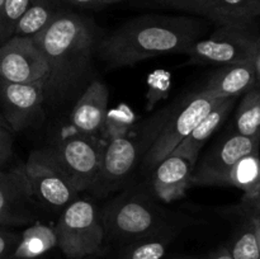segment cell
<instances>
[{"label":"cell","instance_id":"23","mask_svg":"<svg viewBox=\"0 0 260 259\" xmlns=\"http://www.w3.org/2000/svg\"><path fill=\"white\" fill-rule=\"evenodd\" d=\"M235 132L260 140V88L244 93L235 117Z\"/></svg>","mask_w":260,"mask_h":259},{"label":"cell","instance_id":"7","mask_svg":"<svg viewBox=\"0 0 260 259\" xmlns=\"http://www.w3.org/2000/svg\"><path fill=\"white\" fill-rule=\"evenodd\" d=\"M24 168L36 200L40 205L51 210H63L78 198V192L70 183L51 147L30 152Z\"/></svg>","mask_w":260,"mask_h":259},{"label":"cell","instance_id":"2","mask_svg":"<svg viewBox=\"0 0 260 259\" xmlns=\"http://www.w3.org/2000/svg\"><path fill=\"white\" fill-rule=\"evenodd\" d=\"M35 41L48 65L46 93L62 98L85 79L91 69L98 38L94 23L71 10L61 9Z\"/></svg>","mask_w":260,"mask_h":259},{"label":"cell","instance_id":"3","mask_svg":"<svg viewBox=\"0 0 260 259\" xmlns=\"http://www.w3.org/2000/svg\"><path fill=\"white\" fill-rule=\"evenodd\" d=\"M104 234L127 244L156 233L172 222L154 196L144 188H128L108 202L101 213Z\"/></svg>","mask_w":260,"mask_h":259},{"label":"cell","instance_id":"12","mask_svg":"<svg viewBox=\"0 0 260 259\" xmlns=\"http://www.w3.org/2000/svg\"><path fill=\"white\" fill-rule=\"evenodd\" d=\"M137 157L139 146L131 137L123 135L109 140L98 174L88 190L96 197H107L118 192L128 180Z\"/></svg>","mask_w":260,"mask_h":259},{"label":"cell","instance_id":"13","mask_svg":"<svg viewBox=\"0 0 260 259\" xmlns=\"http://www.w3.org/2000/svg\"><path fill=\"white\" fill-rule=\"evenodd\" d=\"M45 88L37 84H18L0 80V104L5 122L12 131L32 126L42 113Z\"/></svg>","mask_w":260,"mask_h":259},{"label":"cell","instance_id":"35","mask_svg":"<svg viewBox=\"0 0 260 259\" xmlns=\"http://www.w3.org/2000/svg\"><path fill=\"white\" fill-rule=\"evenodd\" d=\"M0 122H3V123H7V122H5V119H4V117L2 116V114H0ZM8 124V123H7Z\"/></svg>","mask_w":260,"mask_h":259},{"label":"cell","instance_id":"30","mask_svg":"<svg viewBox=\"0 0 260 259\" xmlns=\"http://www.w3.org/2000/svg\"><path fill=\"white\" fill-rule=\"evenodd\" d=\"M241 206L248 216H260V192L251 200L241 201Z\"/></svg>","mask_w":260,"mask_h":259},{"label":"cell","instance_id":"4","mask_svg":"<svg viewBox=\"0 0 260 259\" xmlns=\"http://www.w3.org/2000/svg\"><path fill=\"white\" fill-rule=\"evenodd\" d=\"M57 246L69 259H85L102 248L106 234L94 203L75 198L63 208L55 228Z\"/></svg>","mask_w":260,"mask_h":259},{"label":"cell","instance_id":"31","mask_svg":"<svg viewBox=\"0 0 260 259\" xmlns=\"http://www.w3.org/2000/svg\"><path fill=\"white\" fill-rule=\"evenodd\" d=\"M254 68H255V75H256V86L260 88V33L256 38L255 42V50H254L253 56Z\"/></svg>","mask_w":260,"mask_h":259},{"label":"cell","instance_id":"25","mask_svg":"<svg viewBox=\"0 0 260 259\" xmlns=\"http://www.w3.org/2000/svg\"><path fill=\"white\" fill-rule=\"evenodd\" d=\"M32 0H4L0 9V43L14 36L15 27Z\"/></svg>","mask_w":260,"mask_h":259},{"label":"cell","instance_id":"34","mask_svg":"<svg viewBox=\"0 0 260 259\" xmlns=\"http://www.w3.org/2000/svg\"><path fill=\"white\" fill-rule=\"evenodd\" d=\"M164 259H197L196 256L189 255H174V256H165Z\"/></svg>","mask_w":260,"mask_h":259},{"label":"cell","instance_id":"15","mask_svg":"<svg viewBox=\"0 0 260 259\" xmlns=\"http://www.w3.org/2000/svg\"><path fill=\"white\" fill-rule=\"evenodd\" d=\"M109 90L106 84L93 80L83 91L74 106L70 116L74 131L81 135L96 136L103 131L108 116Z\"/></svg>","mask_w":260,"mask_h":259},{"label":"cell","instance_id":"14","mask_svg":"<svg viewBox=\"0 0 260 259\" xmlns=\"http://www.w3.org/2000/svg\"><path fill=\"white\" fill-rule=\"evenodd\" d=\"M188 14L218 25H255L260 0H189Z\"/></svg>","mask_w":260,"mask_h":259},{"label":"cell","instance_id":"16","mask_svg":"<svg viewBox=\"0 0 260 259\" xmlns=\"http://www.w3.org/2000/svg\"><path fill=\"white\" fill-rule=\"evenodd\" d=\"M194 165L178 155H169L154 168L151 193L157 202L172 203L184 197L192 185Z\"/></svg>","mask_w":260,"mask_h":259},{"label":"cell","instance_id":"6","mask_svg":"<svg viewBox=\"0 0 260 259\" xmlns=\"http://www.w3.org/2000/svg\"><path fill=\"white\" fill-rule=\"evenodd\" d=\"M255 25H218L188 50L190 62L231 65L253 60L258 38Z\"/></svg>","mask_w":260,"mask_h":259},{"label":"cell","instance_id":"11","mask_svg":"<svg viewBox=\"0 0 260 259\" xmlns=\"http://www.w3.org/2000/svg\"><path fill=\"white\" fill-rule=\"evenodd\" d=\"M38 206L24 164L0 170V226L33 222Z\"/></svg>","mask_w":260,"mask_h":259},{"label":"cell","instance_id":"9","mask_svg":"<svg viewBox=\"0 0 260 259\" xmlns=\"http://www.w3.org/2000/svg\"><path fill=\"white\" fill-rule=\"evenodd\" d=\"M48 65L33 37L13 36L0 43V80L45 88Z\"/></svg>","mask_w":260,"mask_h":259},{"label":"cell","instance_id":"10","mask_svg":"<svg viewBox=\"0 0 260 259\" xmlns=\"http://www.w3.org/2000/svg\"><path fill=\"white\" fill-rule=\"evenodd\" d=\"M259 139L234 132L197 160L193 169L192 184L228 185V177L234 165L243 156L259 150Z\"/></svg>","mask_w":260,"mask_h":259},{"label":"cell","instance_id":"21","mask_svg":"<svg viewBox=\"0 0 260 259\" xmlns=\"http://www.w3.org/2000/svg\"><path fill=\"white\" fill-rule=\"evenodd\" d=\"M228 185L244 192L241 201H248L260 192V155L259 150L241 157L228 177Z\"/></svg>","mask_w":260,"mask_h":259},{"label":"cell","instance_id":"27","mask_svg":"<svg viewBox=\"0 0 260 259\" xmlns=\"http://www.w3.org/2000/svg\"><path fill=\"white\" fill-rule=\"evenodd\" d=\"M20 236L0 226V259H9L19 243Z\"/></svg>","mask_w":260,"mask_h":259},{"label":"cell","instance_id":"1","mask_svg":"<svg viewBox=\"0 0 260 259\" xmlns=\"http://www.w3.org/2000/svg\"><path fill=\"white\" fill-rule=\"evenodd\" d=\"M208 23L197 15L146 14L132 18L98 41L95 55L108 70L169 53H187L203 38Z\"/></svg>","mask_w":260,"mask_h":259},{"label":"cell","instance_id":"22","mask_svg":"<svg viewBox=\"0 0 260 259\" xmlns=\"http://www.w3.org/2000/svg\"><path fill=\"white\" fill-rule=\"evenodd\" d=\"M57 246L55 229L35 225L25 230L9 259H37Z\"/></svg>","mask_w":260,"mask_h":259},{"label":"cell","instance_id":"8","mask_svg":"<svg viewBox=\"0 0 260 259\" xmlns=\"http://www.w3.org/2000/svg\"><path fill=\"white\" fill-rule=\"evenodd\" d=\"M107 144L96 136L75 132L51 147L78 193L88 190L99 172Z\"/></svg>","mask_w":260,"mask_h":259},{"label":"cell","instance_id":"36","mask_svg":"<svg viewBox=\"0 0 260 259\" xmlns=\"http://www.w3.org/2000/svg\"><path fill=\"white\" fill-rule=\"evenodd\" d=\"M3 3H4V0H0V9H2V5H3Z\"/></svg>","mask_w":260,"mask_h":259},{"label":"cell","instance_id":"26","mask_svg":"<svg viewBox=\"0 0 260 259\" xmlns=\"http://www.w3.org/2000/svg\"><path fill=\"white\" fill-rule=\"evenodd\" d=\"M13 155L12 130L7 123L0 122V168L4 167Z\"/></svg>","mask_w":260,"mask_h":259},{"label":"cell","instance_id":"5","mask_svg":"<svg viewBox=\"0 0 260 259\" xmlns=\"http://www.w3.org/2000/svg\"><path fill=\"white\" fill-rule=\"evenodd\" d=\"M221 101L223 99L208 95L202 90L183 101L182 108L177 109L174 114L161 124L152 144L147 147L144 157L145 165L154 169L160 161L169 156Z\"/></svg>","mask_w":260,"mask_h":259},{"label":"cell","instance_id":"29","mask_svg":"<svg viewBox=\"0 0 260 259\" xmlns=\"http://www.w3.org/2000/svg\"><path fill=\"white\" fill-rule=\"evenodd\" d=\"M58 2L79 8H103L108 7V5L118 4L124 0H58Z\"/></svg>","mask_w":260,"mask_h":259},{"label":"cell","instance_id":"17","mask_svg":"<svg viewBox=\"0 0 260 259\" xmlns=\"http://www.w3.org/2000/svg\"><path fill=\"white\" fill-rule=\"evenodd\" d=\"M256 85L253 60L218 68L201 90L215 98H238Z\"/></svg>","mask_w":260,"mask_h":259},{"label":"cell","instance_id":"19","mask_svg":"<svg viewBox=\"0 0 260 259\" xmlns=\"http://www.w3.org/2000/svg\"><path fill=\"white\" fill-rule=\"evenodd\" d=\"M184 226L183 220H173L156 233L124 244L117 259H164L168 248Z\"/></svg>","mask_w":260,"mask_h":259},{"label":"cell","instance_id":"24","mask_svg":"<svg viewBox=\"0 0 260 259\" xmlns=\"http://www.w3.org/2000/svg\"><path fill=\"white\" fill-rule=\"evenodd\" d=\"M234 259H260V249L258 235L253 218L248 216V220L239 230L230 246H226Z\"/></svg>","mask_w":260,"mask_h":259},{"label":"cell","instance_id":"18","mask_svg":"<svg viewBox=\"0 0 260 259\" xmlns=\"http://www.w3.org/2000/svg\"><path fill=\"white\" fill-rule=\"evenodd\" d=\"M236 102V96L234 98H226L221 101L192 130L189 135L175 147L173 155H178L192 165H196L197 160L200 159V154L202 147L208 141L211 136L221 127V124L225 122L228 116L230 114L231 109L234 108ZM170 154V155H172Z\"/></svg>","mask_w":260,"mask_h":259},{"label":"cell","instance_id":"28","mask_svg":"<svg viewBox=\"0 0 260 259\" xmlns=\"http://www.w3.org/2000/svg\"><path fill=\"white\" fill-rule=\"evenodd\" d=\"M144 2L152 7L179 10L184 13H188V5H189V0H144Z\"/></svg>","mask_w":260,"mask_h":259},{"label":"cell","instance_id":"32","mask_svg":"<svg viewBox=\"0 0 260 259\" xmlns=\"http://www.w3.org/2000/svg\"><path fill=\"white\" fill-rule=\"evenodd\" d=\"M197 259H234V258L230 255V253H229V250L226 249V246H221V248L208 253L206 256H202V258H197Z\"/></svg>","mask_w":260,"mask_h":259},{"label":"cell","instance_id":"20","mask_svg":"<svg viewBox=\"0 0 260 259\" xmlns=\"http://www.w3.org/2000/svg\"><path fill=\"white\" fill-rule=\"evenodd\" d=\"M58 0H32L15 27L14 36L36 37L51 24L61 12Z\"/></svg>","mask_w":260,"mask_h":259},{"label":"cell","instance_id":"33","mask_svg":"<svg viewBox=\"0 0 260 259\" xmlns=\"http://www.w3.org/2000/svg\"><path fill=\"white\" fill-rule=\"evenodd\" d=\"M253 218L254 226H255L256 235H258V241H259V249H260V216H250Z\"/></svg>","mask_w":260,"mask_h":259}]
</instances>
